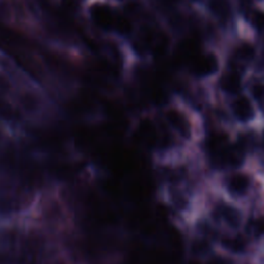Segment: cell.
I'll list each match as a JSON object with an SVG mask.
<instances>
[{"label":"cell","instance_id":"14","mask_svg":"<svg viewBox=\"0 0 264 264\" xmlns=\"http://www.w3.org/2000/svg\"><path fill=\"white\" fill-rule=\"evenodd\" d=\"M240 5L244 10H248L251 6V0H240Z\"/></svg>","mask_w":264,"mask_h":264},{"label":"cell","instance_id":"11","mask_svg":"<svg viewBox=\"0 0 264 264\" xmlns=\"http://www.w3.org/2000/svg\"><path fill=\"white\" fill-rule=\"evenodd\" d=\"M251 94L256 101L260 103L264 102V85L262 84L253 85L251 88Z\"/></svg>","mask_w":264,"mask_h":264},{"label":"cell","instance_id":"9","mask_svg":"<svg viewBox=\"0 0 264 264\" xmlns=\"http://www.w3.org/2000/svg\"><path fill=\"white\" fill-rule=\"evenodd\" d=\"M209 9L212 13L221 21H227L231 15L230 6L227 0H210Z\"/></svg>","mask_w":264,"mask_h":264},{"label":"cell","instance_id":"13","mask_svg":"<svg viewBox=\"0 0 264 264\" xmlns=\"http://www.w3.org/2000/svg\"><path fill=\"white\" fill-rule=\"evenodd\" d=\"M257 264H264V248H261L256 251L254 257L252 258Z\"/></svg>","mask_w":264,"mask_h":264},{"label":"cell","instance_id":"6","mask_svg":"<svg viewBox=\"0 0 264 264\" xmlns=\"http://www.w3.org/2000/svg\"><path fill=\"white\" fill-rule=\"evenodd\" d=\"M185 255L188 260L208 263L217 255L215 241L205 235L187 231L185 232Z\"/></svg>","mask_w":264,"mask_h":264},{"label":"cell","instance_id":"12","mask_svg":"<svg viewBox=\"0 0 264 264\" xmlns=\"http://www.w3.org/2000/svg\"><path fill=\"white\" fill-rule=\"evenodd\" d=\"M252 23L257 29H264V13L261 11L254 12L252 14Z\"/></svg>","mask_w":264,"mask_h":264},{"label":"cell","instance_id":"5","mask_svg":"<svg viewBox=\"0 0 264 264\" xmlns=\"http://www.w3.org/2000/svg\"><path fill=\"white\" fill-rule=\"evenodd\" d=\"M230 117L237 130L260 129L264 120L252 99L246 95H239L230 103Z\"/></svg>","mask_w":264,"mask_h":264},{"label":"cell","instance_id":"8","mask_svg":"<svg viewBox=\"0 0 264 264\" xmlns=\"http://www.w3.org/2000/svg\"><path fill=\"white\" fill-rule=\"evenodd\" d=\"M220 88H221V90L225 94L229 96L237 95L242 88V80L239 72L232 70L224 74L220 80Z\"/></svg>","mask_w":264,"mask_h":264},{"label":"cell","instance_id":"7","mask_svg":"<svg viewBox=\"0 0 264 264\" xmlns=\"http://www.w3.org/2000/svg\"><path fill=\"white\" fill-rule=\"evenodd\" d=\"M191 70L197 76H208L214 74L219 67L217 57L213 54L198 55L191 62Z\"/></svg>","mask_w":264,"mask_h":264},{"label":"cell","instance_id":"3","mask_svg":"<svg viewBox=\"0 0 264 264\" xmlns=\"http://www.w3.org/2000/svg\"><path fill=\"white\" fill-rule=\"evenodd\" d=\"M204 214L220 231L232 233L244 230L249 207L219 194L206 184Z\"/></svg>","mask_w":264,"mask_h":264},{"label":"cell","instance_id":"4","mask_svg":"<svg viewBox=\"0 0 264 264\" xmlns=\"http://www.w3.org/2000/svg\"><path fill=\"white\" fill-rule=\"evenodd\" d=\"M217 255L233 261L253 258L256 247L251 239L244 232H221L215 240Z\"/></svg>","mask_w":264,"mask_h":264},{"label":"cell","instance_id":"1","mask_svg":"<svg viewBox=\"0 0 264 264\" xmlns=\"http://www.w3.org/2000/svg\"><path fill=\"white\" fill-rule=\"evenodd\" d=\"M206 184L219 194L248 207L264 190L255 174L247 166L210 172Z\"/></svg>","mask_w":264,"mask_h":264},{"label":"cell","instance_id":"2","mask_svg":"<svg viewBox=\"0 0 264 264\" xmlns=\"http://www.w3.org/2000/svg\"><path fill=\"white\" fill-rule=\"evenodd\" d=\"M160 118L170 134L186 146L198 147L206 138L203 120L187 107L168 104Z\"/></svg>","mask_w":264,"mask_h":264},{"label":"cell","instance_id":"10","mask_svg":"<svg viewBox=\"0 0 264 264\" xmlns=\"http://www.w3.org/2000/svg\"><path fill=\"white\" fill-rule=\"evenodd\" d=\"M255 56V48L250 43H243L235 52V59L237 62H250Z\"/></svg>","mask_w":264,"mask_h":264}]
</instances>
